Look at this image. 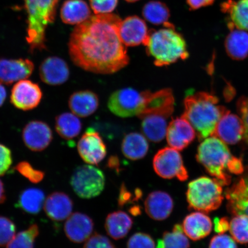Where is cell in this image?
I'll list each match as a JSON object with an SVG mask.
<instances>
[{"mask_svg":"<svg viewBox=\"0 0 248 248\" xmlns=\"http://www.w3.org/2000/svg\"><path fill=\"white\" fill-rule=\"evenodd\" d=\"M121 40L125 46H134L146 44L150 31L144 20L137 16L127 17L119 26Z\"/></svg>","mask_w":248,"mask_h":248,"instance_id":"4fadbf2b","label":"cell"},{"mask_svg":"<svg viewBox=\"0 0 248 248\" xmlns=\"http://www.w3.org/2000/svg\"><path fill=\"white\" fill-rule=\"evenodd\" d=\"M39 75L40 79L46 84L60 85L69 79V67L66 62L60 58L48 57L40 64Z\"/></svg>","mask_w":248,"mask_h":248,"instance_id":"d6986e66","label":"cell"},{"mask_svg":"<svg viewBox=\"0 0 248 248\" xmlns=\"http://www.w3.org/2000/svg\"><path fill=\"white\" fill-rule=\"evenodd\" d=\"M186 235L191 240L198 241L205 238L212 231L210 217L201 212L191 213L185 217L182 225Z\"/></svg>","mask_w":248,"mask_h":248,"instance_id":"7402d4cb","label":"cell"},{"mask_svg":"<svg viewBox=\"0 0 248 248\" xmlns=\"http://www.w3.org/2000/svg\"><path fill=\"white\" fill-rule=\"evenodd\" d=\"M145 210L149 217L156 221H163L170 215L173 209V201L166 192H152L145 201Z\"/></svg>","mask_w":248,"mask_h":248,"instance_id":"ffe728a7","label":"cell"},{"mask_svg":"<svg viewBox=\"0 0 248 248\" xmlns=\"http://www.w3.org/2000/svg\"><path fill=\"white\" fill-rule=\"evenodd\" d=\"M215 0H186L190 10H197L201 8L212 5Z\"/></svg>","mask_w":248,"mask_h":248,"instance_id":"bcb514c9","label":"cell"},{"mask_svg":"<svg viewBox=\"0 0 248 248\" xmlns=\"http://www.w3.org/2000/svg\"><path fill=\"white\" fill-rule=\"evenodd\" d=\"M145 46L156 66H168L179 60H185L189 56L185 40L174 27L150 31Z\"/></svg>","mask_w":248,"mask_h":248,"instance_id":"277c9868","label":"cell"},{"mask_svg":"<svg viewBox=\"0 0 248 248\" xmlns=\"http://www.w3.org/2000/svg\"><path fill=\"white\" fill-rule=\"evenodd\" d=\"M142 14L145 20L154 25L164 24L166 26L170 17V9L167 5L159 1H151L142 8Z\"/></svg>","mask_w":248,"mask_h":248,"instance_id":"1f68e13d","label":"cell"},{"mask_svg":"<svg viewBox=\"0 0 248 248\" xmlns=\"http://www.w3.org/2000/svg\"><path fill=\"white\" fill-rule=\"evenodd\" d=\"M149 144L145 136L140 133H129L123 139L122 144L123 154L128 159L138 160L146 156Z\"/></svg>","mask_w":248,"mask_h":248,"instance_id":"83f0119b","label":"cell"},{"mask_svg":"<svg viewBox=\"0 0 248 248\" xmlns=\"http://www.w3.org/2000/svg\"><path fill=\"white\" fill-rule=\"evenodd\" d=\"M73 202L71 198L62 192H54L45 201V212L52 221L61 222L67 219L72 214Z\"/></svg>","mask_w":248,"mask_h":248,"instance_id":"44dd1931","label":"cell"},{"mask_svg":"<svg viewBox=\"0 0 248 248\" xmlns=\"http://www.w3.org/2000/svg\"><path fill=\"white\" fill-rule=\"evenodd\" d=\"M33 62L28 59L0 60V84L9 85L28 78L32 74Z\"/></svg>","mask_w":248,"mask_h":248,"instance_id":"2e32d148","label":"cell"},{"mask_svg":"<svg viewBox=\"0 0 248 248\" xmlns=\"http://www.w3.org/2000/svg\"><path fill=\"white\" fill-rule=\"evenodd\" d=\"M215 232L218 234H224L226 231L229 230L230 228V221L226 217H223L221 218H216L215 221Z\"/></svg>","mask_w":248,"mask_h":248,"instance_id":"f6af8a7d","label":"cell"},{"mask_svg":"<svg viewBox=\"0 0 248 248\" xmlns=\"http://www.w3.org/2000/svg\"><path fill=\"white\" fill-rule=\"evenodd\" d=\"M22 137L28 148L34 152H40L50 144L53 134L47 124L40 121H32L25 126Z\"/></svg>","mask_w":248,"mask_h":248,"instance_id":"5bb4252c","label":"cell"},{"mask_svg":"<svg viewBox=\"0 0 248 248\" xmlns=\"http://www.w3.org/2000/svg\"><path fill=\"white\" fill-rule=\"evenodd\" d=\"M142 120V131L149 140L162 141L166 135L169 116L161 113H147L139 116Z\"/></svg>","mask_w":248,"mask_h":248,"instance_id":"603a6c76","label":"cell"},{"mask_svg":"<svg viewBox=\"0 0 248 248\" xmlns=\"http://www.w3.org/2000/svg\"><path fill=\"white\" fill-rule=\"evenodd\" d=\"M43 97L39 86L29 80H21L12 88L11 102L16 108L30 110L38 106Z\"/></svg>","mask_w":248,"mask_h":248,"instance_id":"7c38bea8","label":"cell"},{"mask_svg":"<svg viewBox=\"0 0 248 248\" xmlns=\"http://www.w3.org/2000/svg\"><path fill=\"white\" fill-rule=\"evenodd\" d=\"M129 212L133 216H138L140 214L141 210L139 206H134L130 209Z\"/></svg>","mask_w":248,"mask_h":248,"instance_id":"f907efd6","label":"cell"},{"mask_svg":"<svg viewBox=\"0 0 248 248\" xmlns=\"http://www.w3.org/2000/svg\"><path fill=\"white\" fill-rule=\"evenodd\" d=\"M91 16V9L83 0H67L61 8V17L65 24L79 25Z\"/></svg>","mask_w":248,"mask_h":248,"instance_id":"d4e9b609","label":"cell"},{"mask_svg":"<svg viewBox=\"0 0 248 248\" xmlns=\"http://www.w3.org/2000/svg\"><path fill=\"white\" fill-rule=\"evenodd\" d=\"M244 126L240 116L228 110L222 116L212 136L219 139L225 144H235L243 139Z\"/></svg>","mask_w":248,"mask_h":248,"instance_id":"e0dca14e","label":"cell"},{"mask_svg":"<svg viewBox=\"0 0 248 248\" xmlns=\"http://www.w3.org/2000/svg\"><path fill=\"white\" fill-rule=\"evenodd\" d=\"M39 234L38 225H31L26 231L15 235L7 246V248H34L36 238Z\"/></svg>","mask_w":248,"mask_h":248,"instance_id":"836d02e7","label":"cell"},{"mask_svg":"<svg viewBox=\"0 0 248 248\" xmlns=\"http://www.w3.org/2000/svg\"><path fill=\"white\" fill-rule=\"evenodd\" d=\"M196 133L185 117H178L172 120L167 127V141L170 147L182 151L194 141Z\"/></svg>","mask_w":248,"mask_h":248,"instance_id":"9a60e30c","label":"cell"},{"mask_svg":"<svg viewBox=\"0 0 248 248\" xmlns=\"http://www.w3.org/2000/svg\"><path fill=\"white\" fill-rule=\"evenodd\" d=\"M15 169L33 184H38L45 178L44 172L34 169L31 164L25 161L18 163Z\"/></svg>","mask_w":248,"mask_h":248,"instance_id":"d590c367","label":"cell"},{"mask_svg":"<svg viewBox=\"0 0 248 248\" xmlns=\"http://www.w3.org/2000/svg\"><path fill=\"white\" fill-rule=\"evenodd\" d=\"M147 95V91L140 92L131 88L118 90L110 95L108 106L120 117L139 116L144 110Z\"/></svg>","mask_w":248,"mask_h":248,"instance_id":"ba28073f","label":"cell"},{"mask_svg":"<svg viewBox=\"0 0 248 248\" xmlns=\"http://www.w3.org/2000/svg\"><path fill=\"white\" fill-rule=\"evenodd\" d=\"M108 166L110 169L116 170L119 171L120 163L118 158L115 156L110 157L108 162Z\"/></svg>","mask_w":248,"mask_h":248,"instance_id":"7dc6e473","label":"cell"},{"mask_svg":"<svg viewBox=\"0 0 248 248\" xmlns=\"http://www.w3.org/2000/svg\"><path fill=\"white\" fill-rule=\"evenodd\" d=\"M222 10L229 15V27H235L248 32V0H229L222 5Z\"/></svg>","mask_w":248,"mask_h":248,"instance_id":"f1b7e54d","label":"cell"},{"mask_svg":"<svg viewBox=\"0 0 248 248\" xmlns=\"http://www.w3.org/2000/svg\"><path fill=\"white\" fill-rule=\"evenodd\" d=\"M12 156L10 149L0 144V176L4 175L10 168Z\"/></svg>","mask_w":248,"mask_h":248,"instance_id":"ee69618b","label":"cell"},{"mask_svg":"<svg viewBox=\"0 0 248 248\" xmlns=\"http://www.w3.org/2000/svg\"><path fill=\"white\" fill-rule=\"evenodd\" d=\"M157 248H189L190 243L182 225H175L171 232H164L162 239L158 240Z\"/></svg>","mask_w":248,"mask_h":248,"instance_id":"d6a6232c","label":"cell"},{"mask_svg":"<svg viewBox=\"0 0 248 248\" xmlns=\"http://www.w3.org/2000/svg\"><path fill=\"white\" fill-rule=\"evenodd\" d=\"M229 231L237 243H248V216L244 215L234 216L230 221Z\"/></svg>","mask_w":248,"mask_h":248,"instance_id":"e575fe53","label":"cell"},{"mask_svg":"<svg viewBox=\"0 0 248 248\" xmlns=\"http://www.w3.org/2000/svg\"><path fill=\"white\" fill-rule=\"evenodd\" d=\"M231 32L225 40V48L234 60H243L248 55V32L235 27H229Z\"/></svg>","mask_w":248,"mask_h":248,"instance_id":"484cf974","label":"cell"},{"mask_svg":"<svg viewBox=\"0 0 248 248\" xmlns=\"http://www.w3.org/2000/svg\"><path fill=\"white\" fill-rule=\"evenodd\" d=\"M89 2L95 15L110 14L118 5V0H89Z\"/></svg>","mask_w":248,"mask_h":248,"instance_id":"f35d334b","label":"cell"},{"mask_svg":"<svg viewBox=\"0 0 248 248\" xmlns=\"http://www.w3.org/2000/svg\"><path fill=\"white\" fill-rule=\"evenodd\" d=\"M121 21L117 15L101 14L78 25L69 40L73 63L89 72L102 74L116 73L126 66L129 58L119 36Z\"/></svg>","mask_w":248,"mask_h":248,"instance_id":"6da1fadb","label":"cell"},{"mask_svg":"<svg viewBox=\"0 0 248 248\" xmlns=\"http://www.w3.org/2000/svg\"><path fill=\"white\" fill-rule=\"evenodd\" d=\"M209 248H237L233 238L225 234L215 235L210 242Z\"/></svg>","mask_w":248,"mask_h":248,"instance_id":"b9f144b4","label":"cell"},{"mask_svg":"<svg viewBox=\"0 0 248 248\" xmlns=\"http://www.w3.org/2000/svg\"><path fill=\"white\" fill-rule=\"evenodd\" d=\"M55 129L62 138L73 139L81 131L82 123L76 114L64 113L56 117Z\"/></svg>","mask_w":248,"mask_h":248,"instance_id":"4dcf8cb0","label":"cell"},{"mask_svg":"<svg viewBox=\"0 0 248 248\" xmlns=\"http://www.w3.org/2000/svg\"><path fill=\"white\" fill-rule=\"evenodd\" d=\"M44 192L38 188L25 189L18 196L17 206L23 212L30 215H38L44 207Z\"/></svg>","mask_w":248,"mask_h":248,"instance_id":"f546056e","label":"cell"},{"mask_svg":"<svg viewBox=\"0 0 248 248\" xmlns=\"http://www.w3.org/2000/svg\"><path fill=\"white\" fill-rule=\"evenodd\" d=\"M6 98H7V91L4 87L0 84V107L4 103Z\"/></svg>","mask_w":248,"mask_h":248,"instance_id":"681fc988","label":"cell"},{"mask_svg":"<svg viewBox=\"0 0 248 248\" xmlns=\"http://www.w3.org/2000/svg\"><path fill=\"white\" fill-rule=\"evenodd\" d=\"M186 198L190 209L213 212L219 208L224 200L222 186L215 178H198L189 183Z\"/></svg>","mask_w":248,"mask_h":248,"instance_id":"8992f818","label":"cell"},{"mask_svg":"<svg viewBox=\"0 0 248 248\" xmlns=\"http://www.w3.org/2000/svg\"><path fill=\"white\" fill-rule=\"evenodd\" d=\"M28 14L27 41L32 52L46 48V30L54 22L60 0H24Z\"/></svg>","mask_w":248,"mask_h":248,"instance_id":"5b68a950","label":"cell"},{"mask_svg":"<svg viewBox=\"0 0 248 248\" xmlns=\"http://www.w3.org/2000/svg\"><path fill=\"white\" fill-rule=\"evenodd\" d=\"M16 226L7 217L0 216V247L7 246L15 237Z\"/></svg>","mask_w":248,"mask_h":248,"instance_id":"8d00e7d4","label":"cell"},{"mask_svg":"<svg viewBox=\"0 0 248 248\" xmlns=\"http://www.w3.org/2000/svg\"><path fill=\"white\" fill-rule=\"evenodd\" d=\"M218 99L209 93L198 92L186 96L185 118L193 126L200 140L212 136L217 124L228 110L218 105Z\"/></svg>","mask_w":248,"mask_h":248,"instance_id":"3957f363","label":"cell"},{"mask_svg":"<svg viewBox=\"0 0 248 248\" xmlns=\"http://www.w3.org/2000/svg\"><path fill=\"white\" fill-rule=\"evenodd\" d=\"M125 1H126V2H137L138 1H139V0H125Z\"/></svg>","mask_w":248,"mask_h":248,"instance_id":"816d5d0a","label":"cell"},{"mask_svg":"<svg viewBox=\"0 0 248 248\" xmlns=\"http://www.w3.org/2000/svg\"><path fill=\"white\" fill-rule=\"evenodd\" d=\"M239 176L225 191L227 208L232 215L248 216V164Z\"/></svg>","mask_w":248,"mask_h":248,"instance_id":"8fae6325","label":"cell"},{"mask_svg":"<svg viewBox=\"0 0 248 248\" xmlns=\"http://www.w3.org/2000/svg\"><path fill=\"white\" fill-rule=\"evenodd\" d=\"M153 167L155 172L163 179L176 178L184 182L188 178L181 154L171 147L164 148L157 152L154 157Z\"/></svg>","mask_w":248,"mask_h":248,"instance_id":"9c48e42d","label":"cell"},{"mask_svg":"<svg viewBox=\"0 0 248 248\" xmlns=\"http://www.w3.org/2000/svg\"><path fill=\"white\" fill-rule=\"evenodd\" d=\"M6 200H7V196H6L4 184L0 180V204L4 203Z\"/></svg>","mask_w":248,"mask_h":248,"instance_id":"c3c4849f","label":"cell"},{"mask_svg":"<svg viewBox=\"0 0 248 248\" xmlns=\"http://www.w3.org/2000/svg\"><path fill=\"white\" fill-rule=\"evenodd\" d=\"M69 106L73 113L78 117H86L97 110L99 99L97 95L92 91L77 92L70 96Z\"/></svg>","mask_w":248,"mask_h":248,"instance_id":"cb8c5ba5","label":"cell"},{"mask_svg":"<svg viewBox=\"0 0 248 248\" xmlns=\"http://www.w3.org/2000/svg\"><path fill=\"white\" fill-rule=\"evenodd\" d=\"M237 110L244 126L243 140L248 145V97H243L237 102Z\"/></svg>","mask_w":248,"mask_h":248,"instance_id":"7bdbcfd3","label":"cell"},{"mask_svg":"<svg viewBox=\"0 0 248 248\" xmlns=\"http://www.w3.org/2000/svg\"><path fill=\"white\" fill-rule=\"evenodd\" d=\"M94 225L91 217L85 214L76 212L71 214L67 219L64 230L67 237L71 241L80 244L91 236Z\"/></svg>","mask_w":248,"mask_h":248,"instance_id":"ac0fdd59","label":"cell"},{"mask_svg":"<svg viewBox=\"0 0 248 248\" xmlns=\"http://www.w3.org/2000/svg\"><path fill=\"white\" fill-rule=\"evenodd\" d=\"M127 248H155V243L150 235L137 232L129 238Z\"/></svg>","mask_w":248,"mask_h":248,"instance_id":"74e56055","label":"cell"},{"mask_svg":"<svg viewBox=\"0 0 248 248\" xmlns=\"http://www.w3.org/2000/svg\"><path fill=\"white\" fill-rule=\"evenodd\" d=\"M132 226L131 217L122 211L110 213L107 217L105 225L107 233L116 240L125 237Z\"/></svg>","mask_w":248,"mask_h":248,"instance_id":"4316f807","label":"cell"},{"mask_svg":"<svg viewBox=\"0 0 248 248\" xmlns=\"http://www.w3.org/2000/svg\"><path fill=\"white\" fill-rule=\"evenodd\" d=\"M197 160L222 186L231 184L232 175H240L245 167L242 160L232 156L227 145L215 136L204 139L198 148Z\"/></svg>","mask_w":248,"mask_h":248,"instance_id":"7a4b0ae2","label":"cell"},{"mask_svg":"<svg viewBox=\"0 0 248 248\" xmlns=\"http://www.w3.org/2000/svg\"><path fill=\"white\" fill-rule=\"evenodd\" d=\"M83 248H116L109 239L105 235L95 233L90 237Z\"/></svg>","mask_w":248,"mask_h":248,"instance_id":"ab89813d","label":"cell"},{"mask_svg":"<svg viewBox=\"0 0 248 248\" xmlns=\"http://www.w3.org/2000/svg\"><path fill=\"white\" fill-rule=\"evenodd\" d=\"M105 184L104 173L92 165L77 167L70 179L74 191L83 199H91L98 196L103 191Z\"/></svg>","mask_w":248,"mask_h":248,"instance_id":"52a82bcc","label":"cell"},{"mask_svg":"<svg viewBox=\"0 0 248 248\" xmlns=\"http://www.w3.org/2000/svg\"><path fill=\"white\" fill-rule=\"evenodd\" d=\"M142 195V191L141 190H140V189H136L135 191L134 194H133L131 192H130L128 190L125 185L123 184L122 187L120 188L119 201H118V202H119L120 207H123L126 205L127 204L138 201L140 199H141Z\"/></svg>","mask_w":248,"mask_h":248,"instance_id":"60d3db41","label":"cell"},{"mask_svg":"<svg viewBox=\"0 0 248 248\" xmlns=\"http://www.w3.org/2000/svg\"><path fill=\"white\" fill-rule=\"evenodd\" d=\"M78 151L86 163L97 165L107 155V147L99 133L93 128L86 130L78 143Z\"/></svg>","mask_w":248,"mask_h":248,"instance_id":"30bf717a","label":"cell"}]
</instances>
